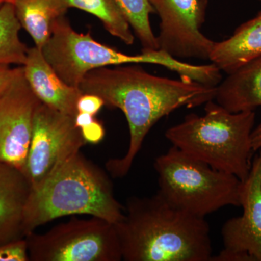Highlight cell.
I'll use <instances>...</instances> for the list:
<instances>
[{"mask_svg": "<svg viewBox=\"0 0 261 261\" xmlns=\"http://www.w3.org/2000/svg\"><path fill=\"white\" fill-rule=\"evenodd\" d=\"M133 65L90 70L79 86L82 93L95 94L105 106L118 108L126 116L130 134L128 150L121 159L106 163L114 178L126 176L147 134L161 118L181 108L199 107L216 97V87L156 76Z\"/></svg>", "mask_w": 261, "mask_h": 261, "instance_id": "obj_1", "label": "cell"}, {"mask_svg": "<svg viewBox=\"0 0 261 261\" xmlns=\"http://www.w3.org/2000/svg\"><path fill=\"white\" fill-rule=\"evenodd\" d=\"M115 224L125 261H211V229L205 218L178 208L156 193L130 197Z\"/></svg>", "mask_w": 261, "mask_h": 261, "instance_id": "obj_2", "label": "cell"}, {"mask_svg": "<svg viewBox=\"0 0 261 261\" xmlns=\"http://www.w3.org/2000/svg\"><path fill=\"white\" fill-rule=\"evenodd\" d=\"M124 209L115 197L107 173L80 151L32 189L24 211L23 237L71 215H89L115 224L123 218Z\"/></svg>", "mask_w": 261, "mask_h": 261, "instance_id": "obj_3", "label": "cell"}, {"mask_svg": "<svg viewBox=\"0 0 261 261\" xmlns=\"http://www.w3.org/2000/svg\"><path fill=\"white\" fill-rule=\"evenodd\" d=\"M255 111L231 113L214 100L205 103V115L190 113L165 134L172 146L244 181L248 176L254 153L252 133Z\"/></svg>", "mask_w": 261, "mask_h": 261, "instance_id": "obj_4", "label": "cell"}, {"mask_svg": "<svg viewBox=\"0 0 261 261\" xmlns=\"http://www.w3.org/2000/svg\"><path fill=\"white\" fill-rule=\"evenodd\" d=\"M43 56L63 82L77 87L90 70L109 65L149 63L165 67L182 80L207 84L213 78L210 65H196L178 61L161 49L125 54L94 40L90 32L80 34L65 16L53 24L50 37L42 48Z\"/></svg>", "mask_w": 261, "mask_h": 261, "instance_id": "obj_5", "label": "cell"}, {"mask_svg": "<svg viewBox=\"0 0 261 261\" xmlns=\"http://www.w3.org/2000/svg\"><path fill=\"white\" fill-rule=\"evenodd\" d=\"M158 193L171 205L205 218L227 206L240 207L242 181L172 146L154 163Z\"/></svg>", "mask_w": 261, "mask_h": 261, "instance_id": "obj_6", "label": "cell"}, {"mask_svg": "<svg viewBox=\"0 0 261 261\" xmlns=\"http://www.w3.org/2000/svg\"><path fill=\"white\" fill-rule=\"evenodd\" d=\"M29 260L120 261L115 225L100 218L72 219L44 233L25 237Z\"/></svg>", "mask_w": 261, "mask_h": 261, "instance_id": "obj_7", "label": "cell"}, {"mask_svg": "<svg viewBox=\"0 0 261 261\" xmlns=\"http://www.w3.org/2000/svg\"><path fill=\"white\" fill-rule=\"evenodd\" d=\"M74 117L41 102L34 115L32 140L23 173L32 189L86 145Z\"/></svg>", "mask_w": 261, "mask_h": 261, "instance_id": "obj_8", "label": "cell"}, {"mask_svg": "<svg viewBox=\"0 0 261 261\" xmlns=\"http://www.w3.org/2000/svg\"><path fill=\"white\" fill-rule=\"evenodd\" d=\"M161 18L159 49L178 59L209 61L215 42L200 32L207 0H149Z\"/></svg>", "mask_w": 261, "mask_h": 261, "instance_id": "obj_9", "label": "cell"}, {"mask_svg": "<svg viewBox=\"0 0 261 261\" xmlns=\"http://www.w3.org/2000/svg\"><path fill=\"white\" fill-rule=\"evenodd\" d=\"M41 102L19 66L11 83L0 95V162L23 172L27 163L34 115Z\"/></svg>", "mask_w": 261, "mask_h": 261, "instance_id": "obj_10", "label": "cell"}, {"mask_svg": "<svg viewBox=\"0 0 261 261\" xmlns=\"http://www.w3.org/2000/svg\"><path fill=\"white\" fill-rule=\"evenodd\" d=\"M242 216L227 220L221 228L224 248L214 261H261V152L252 160L240 190Z\"/></svg>", "mask_w": 261, "mask_h": 261, "instance_id": "obj_11", "label": "cell"}, {"mask_svg": "<svg viewBox=\"0 0 261 261\" xmlns=\"http://www.w3.org/2000/svg\"><path fill=\"white\" fill-rule=\"evenodd\" d=\"M24 75L38 99L48 107L75 117L76 105L83 94L80 88L65 83L57 74L43 56L42 49L29 48L27 60L22 65Z\"/></svg>", "mask_w": 261, "mask_h": 261, "instance_id": "obj_12", "label": "cell"}, {"mask_svg": "<svg viewBox=\"0 0 261 261\" xmlns=\"http://www.w3.org/2000/svg\"><path fill=\"white\" fill-rule=\"evenodd\" d=\"M214 100L231 113L261 107V56L221 81ZM252 146L255 152L261 149V122L252 130Z\"/></svg>", "mask_w": 261, "mask_h": 261, "instance_id": "obj_13", "label": "cell"}, {"mask_svg": "<svg viewBox=\"0 0 261 261\" xmlns=\"http://www.w3.org/2000/svg\"><path fill=\"white\" fill-rule=\"evenodd\" d=\"M32 190L21 170L0 162V245L25 238L23 215Z\"/></svg>", "mask_w": 261, "mask_h": 261, "instance_id": "obj_14", "label": "cell"}, {"mask_svg": "<svg viewBox=\"0 0 261 261\" xmlns=\"http://www.w3.org/2000/svg\"><path fill=\"white\" fill-rule=\"evenodd\" d=\"M260 56L261 10L227 39L215 42L209 61L228 75Z\"/></svg>", "mask_w": 261, "mask_h": 261, "instance_id": "obj_15", "label": "cell"}, {"mask_svg": "<svg viewBox=\"0 0 261 261\" xmlns=\"http://www.w3.org/2000/svg\"><path fill=\"white\" fill-rule=\"evenodd\" d=\"M10 3L22 28L39 49L50 37L53 24L69 8L67 0H12Z\"/></svg>", "mask_w": 261, "mask_h": 261, "instance_id": "obj_16", "label": "cell"}, {"mask_svg": "<svg viewBox=\"0 0 261 261\" xmlns=\"http://www.w3.org/2000/svg\"><path fill=\"white\" fill-rule=\"evenodd\" d=\"M69 8L83 10L101 20L105 29L127 45L135 43L130 24L116 0H67Z\"/></svg>", "mask_w": 261, "mask_h": 261, "instance_id": "obj_17", "label": "cell"}, {"mask_svg": "<svg viewBox=\"0 0 261 261\" xmlns=\"http://www.w3.org/2000/svg\"><path fill=\"white\" fill-rule=\"evenodd\" d=\"M21 25L12 3L0 7V63L23 65L29 48L19 37Z\"/></svg>", "mask_w": 261, "mask_h": 261, "instance_id": "obj_18", "label": "cell"}, {"mask_svg": "<svg viewBox=\"0 0 261 261\" xmlns=\"http://www.w3.org/2000/svg\"><path fill=\"white\" fill-rule=\"evenodd\" d=\"M130 27L140 39L143 50H159L157 37L149 22V15L155 13L149 0H116Z\"/></svg>", "mask_w": 261, "mask_h": 261, "instance_id": "obj_19", "label": "cell"}, {"mask_svg": "<svg viewBox=\"0 0 261 261\" xmlns=\"http://www.w3.org/2000/svg\"><path fill=\"white\" fill-rule=\"evenodd\" d=\"M25 238L0 245V261H29Z\"/></svg>", "mask_w": 261, "mask_h": 261, "instance_id": "obj_20", "label": "cell"}, {"mask_svg": "<svg viewBox=\"0 0 261 261\" xmlns=\"http://www.w3.org/2000/svg\"><path fill=\"white\" fill-rule=\"evenodd\" d=\"M105 106L102 98L95 94H83L77 102L78 113H87L96 116Z\"/></svg>", "mask_w": 261, "mask_h": 261, "instance_id": "obj_21", "label": "cell"}, {"mask_svg": "<svg viewBox=\"0 0 261 261\" xmlns=\"http://www.w3.org/2000/svg\"><path fill=\"white\" fill-rule=\"evenodd\" d=\"M86 143L98 144L104 139L106 130L101 122L97 119L80 128Z\"/></svg>", "mask_w": 261, "mask_h": 261, "instance_id": "obj_22", "label": "cell"}, {"mask_svg": "<svg viewBox=\"0 0 261 261\" xmlns=\"http://www.w3.org/2000/svg\"><path fill=\"white\" fill-rule=\"evenodd\" d=\"M10 65L0 63V95L8 88L16 75L18 68H10Z\"/></svg>", "mask_w": 261, "mask_h": 261, "instance_id": "obj_23", "label": "cell"}, {"mask_svg": "<svg viewBox=\"0 0 261 261\" xmlns=\"http://www.w3.org/2000/svg\"><path fill=\"white\" fill-rule=\"evenodd\" d=\"M12 0H0V7L3 6L5 3H11Z\"/></svg>", "mask_w": 261, "mask_h": 261, "instance_id": "obj_24", "label": "cell"}]
</instances>
